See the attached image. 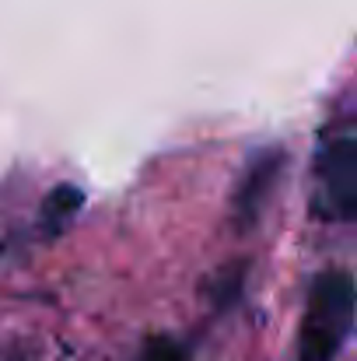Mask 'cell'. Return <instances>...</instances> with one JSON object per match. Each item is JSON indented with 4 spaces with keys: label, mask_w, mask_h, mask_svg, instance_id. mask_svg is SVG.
<instances>
[{
    "label": "cell",
    "mask_w": 357,
    "mask_h": 361,
    "mask_svg": "<svg viewBox=\"0 0 357 361\" xmlns=\"http://www.w3.org/2000/svg\"><path fill=\"white\" fill-rule=\"evenodd\" d=\"M0 361H32L25 351H18V348H4L0 351Z\"/></svg>",
    "instance_id": "3"
},
{
    "label": "cell",
    "mask_w": 357,
    "mask_h": 361,
    "mask_svg": "<svg viewBox=\"0 0 357 361\" xmlns=\"http://www.w3.org/2000/svg\"><path fill=\"white\" fill-rule=\"evenodd\" d=\"M315 211L322 221H354L357 214V126L333 123L315 151Z\"/></svg>",
    "instance_id": "2"
},
{
    "label": "cell",
    "mask_w": 357,
    "mask_h": 361,
    "mask_svg": "<svg viewBox=\"0 0 357 361\" xmlns=\"http://www.w3.org/2000/svg\"><path fill=\"white\" fill-rule=\"evenodd\" d=\"M354 330V277L351 270H322L305 302L294 361H337Z\"/></svg>",
    "instance_id": "1"
}]
</instances>
